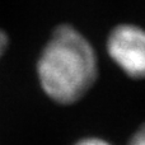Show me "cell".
Here are the masks:
<instances>
[{"mask_svg":"<svg viewBox=\"0 0 145 145\" xmlns=\"http://www.w3.org/2000/svg\"><path fill=\"white\" fill-rule=\"evenodd\" d=\"M97 75V54L89 41L70 25L56 28L37 61L46 95L60 105L74 103L92 88Z\"/></svg>","mask_w":145,"mask_h":145,"instance_id":"obj_1","label":"cell"},{"mask_svg":"<svg viewBox=\"0 0 145 145\" xmlns=\"http://www.w3.org/2000/svg\"><path fill=\"white\" fill-rule=\"evenodd\" d=\"M111 60L126 75L145 79V29L135 24H120L107 38Z\"/></svg>","mask_w":145,"mask_h":145,"instance_id":"obj_2","label":"cell"},{"mask_svg":"<svg viewBox=\"0 0 145 145\" xmlns=\"http://www.w3.org/2000/svg\"><path fill=\"white\" fill-rule=\"evenodd\" d=\"M129 145H145V123L140 126L131 136Z\"/></svg>","mask_w":145,"mask_h":145,"instance_id":"obj_3","label":"cell"},{"mask_svg":"<svg viewBox=\"0 0 145 145\" xmlns=\"http://www.w3.org/2000/svg\"><path fill=\"white\" fill-rule=\"evenodd\" d=\"M74 145H112V144L101 138H85L76 141Z\"/></svg>","mask_w":145,"mask_h":145,"instance_id":"obj_4","label":"cell"},{"mask_svg":"<svg viewBox=\"0 0 145 145\" xmlns=\"http://www.w3.org/2000/svg\"><path fill=\"white\" fill-rule=\"evenodd\" d=\"M7 46H8V37L3 31H0V56L4 54Z\"/></svg>","mask_w":145,"mask_h":145,"instance_id":"obj_5","label":"cell"}]
</instances>
